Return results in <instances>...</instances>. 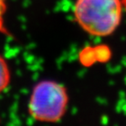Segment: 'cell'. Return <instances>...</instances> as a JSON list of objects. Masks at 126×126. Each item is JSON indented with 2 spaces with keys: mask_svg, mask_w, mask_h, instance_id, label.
<instances>
[{
  "mask_svg": "<svg viewBox=\"0 0 126 126\" xmlns=\"http://www.w3.org/2000/svg\"><path fill=\"white\" fill-rule=\"evenodd\" d=\"M123 10L122 0H75L73 13L85 32L104 38L112 35L120 26Z\"/></svg>",
  "mask_w": 126,
  "mask_h": 126,
  "instance_id": "6da1fadb",
  "label": "cell"
},
{
  "mask_svg": "<svg viewBox=\"0 0 126 126\" xmlns=\"http://www.w3.org/2000/svg\"><path fill=\"white\" fill-rule=\"evenodd\" d=\"M123 4H124V8L126 10V0H122Z\"/></svg>",
  "mask_w": 126,
  "mask_h": 126,
  "instance_id": "8992f818",
  "label": "cell"
},
{
  "mask_svg": "<svg viewBox=\"0 0 126 126\" xmlns=\"http://www.w3.org/2000/svg\"><path fill=\"white\" fill-rule=\"evenodd\" d=\"M112 52L106 45L87 47L79 53V61L84 67H90L94 63H106L111 59Z\"/></svg>",
  "mask_w": 126,
  "mask_h": 126,
  "instance_id": "3957f363",
  "label": "cell"
},
{
  "mask_svg": "<svg viewBox=\"0 0 126 126\" xmlns=\"http://www.w3.org/2000/svg\"><path fill=\"white\" fill-rule=\"evenodd\" d=\"M6 0H0V32L4 35H10L8 30L4 26V14L6 12Z\"/></svg>",
  "mask_w": 126,
  "mask_h": 126,
  "instance_id": "5b68a950",
  "label": "cell"
},
{
  "mask_svg": "<svg viewBox=\"0 0 126 126\" xmlns=\"http://www.w3.org/2000/svg\"><path fill=\"white\" fill-rule=\"evenodd\" d=\"M65 86L54 81H42L34 86L28 103V112L34 120L57 123L65 115L68 105Z\"/></svg>",
  "mask_w": 126,
  "mask_h": 126,
  "instance_id": "7a4b0ae2",
  "label": "cell"
},
{
  "mask_svg": "<svg viewBox=\"0 0 126 126\" xmlns=\"http://www.w3.org/2000/svg\"><path fill=\"white\" fill-rule=\"evenodd\" d=\"M11 81V72L5 59L0 55V94L9 86Z\"/></svg>",
  "mask_w": 126,
  "mask_h": 126,
  "instance_id": "277c9868",
  "label": "cell"
}]
</instances>
